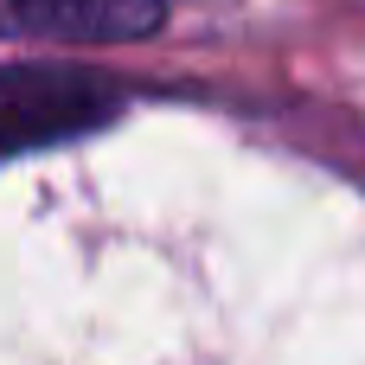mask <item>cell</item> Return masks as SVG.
<instances>
[{
	"instance_id": "6da1fadb",
	"label": "cell",
	"mask_w": 365,
	"mask_h": 365,
	"mask_svg": "<svg viewBox=\"0 0 365 365\" xmlns=\"http://www.w3.org/2000/svg\"><path fill=\"white\" fill-rule=\"evenodd\" d=\"M122 109H128V90L90 64H58V58L0 64V167L19 154L83 141L109 128Z\"/></svg>"
},
{
	"instance_id": "7a4b0ae2",
	"label": "cell",
	"mask_w": 365,
	"mask_h": 365,
	"mask_svg": "<svg viewBox=\"0 0 365 365\" xmlns=\"http://www.w3.org/2000/svg\"><path fill=\"white\" fill-rule=\"evenodd\" d=\"M167 0H0V38L58 45H135L160 32Z\"/></svg>"
}]
</instances>
